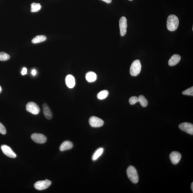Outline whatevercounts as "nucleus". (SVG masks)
<instances>
[{
	"instance_id": "obj_1",
	"label": "nucleus",
	"mask_w": 193,
	"mask_h": 193,
	"mask_svg": "<svg viewBox=\"0 0 193 193\" xmlns=\"http://www.w3.org/2000/svg\"><path fill=\"white\" fill-rule=\"evenodd\" d=\"M179 23V19L176 15H169L167 19V28L170 31H176L178 28Z\"/></svg>"
},
{
	"instance_id": "obj_2",
	"label": "nucleus",
	"mask_w": 193,
	"mask_h": 193,
	"mask_svg": "<svg viewBox=\"0 0 193 193\" xmlns=\"http://www.w3.org/2000/svg\"><path fill=\"white\" fill-rule=\"evenodd\" d=\"M127 174L128 178L132 183L136 184L138 182V173L134 167L132 166L128 167L127 170Z\"/></svg>"
},
{
	"instance_id": "obj_3",
	"label": "nucleus",
	"mask_w": 193,
	"mask_h": 193,
	"mask_svg": "<svg viewBox=\"0 0 193 193\" xmlns=\"http://www.w3.org/2000/svg\"><path fill=\"white\" fill-rule=\"evenodd\" d=\"M141 69V64L140 61L136 60L133 62L130 68V73L133 76H136L140 74Z\"/></svg>"
},
{
	"instance_id": "obj_4",
	"label": "nucleus",
	"mask_w": 193,
	"mask_h": 193,
	"mask_svg": "<svg viewBox=\"0 0 193 193\" xmlns=\"http://www.w3.org/2000/svg\"><path fill=\"white\" fill-rule=\"evenodd\" d=\"M26 109L28 112L34 115H38L40 111L38 105L32 102H29L26 105Z\"/></svg>"
},
{
	"instance_id": "obj_5",
	"label": "nucleus",
	"mask_w": 193,
	"mask_h": 193,
	"mask_svg": "<svg viewBox=\"0 0 193 193\" xmlns=\"http://www.w3.org/2000/svg\"><path fill=\"white\" fill-rule=\"evenodd\" d=\"M52 182L48 180L39 181L35 183L34 187L36 189L41 191L46 189L51 185Z\"/></svg>"
},
{
	"instance_id": "obj_6",
	"label": "nucleus",
	"mask_w": 193,
	"mask_h": 193,
	"mask_svg": "<svg viewBox=\"0 0 193 193\" xmlns=\"http://www.w3.org/2000/svg\"><path fill=\"white\" fill-rule=\"evenodd\" d=\"M89 122L90 126L94 128H98L102 127L104 123V121L102 119L95 116L91 117L89 119Z\"/></svg>"
},
{
	"instance_id": "obj_7",
	"label": "nucleus",
	"mask_w": 193,
	"mask_h": 193,
	"mask_svg": "<svg viewBox=\"0 0 193 193\" xmlns=\"http://www.w3.org/2000/svg\"><path fill=\"white\" fill-rule=\"evenodd\" d=\"M179 128L184 132L190 135H193V125L192 123L184 122L179 125Z\"/></svg>"
},
{
	"instance_id": "obj_8",
	"label": "nucleus",
	"mask_w": 193,
	"mask_h": 193,
	"mask_svg": "<svg viewBox=\"0 0 193 193\" xmlns=\"http://www.w3.org/2000/svg\"><path fill=\"white\" fill-rule=\"evenodd\" d=\"M119 25L121 35L124 36L126 34L127 27V20L126 17H122L121 18L119 22Z\"/></svg>"
},
{
	"instance_id": "obj_9",
	"label": "nucleus",
	"mask_w": 193,
	"mask_h": 193,
	"mask_svg": "<svg viewBox=\"0 0 193 193\" xmlns=\"http://www.w3.org/2000/svg\"><path fill=\"white\" fill-rule=\"evenodd\" d=\"M31 138L35 142L38 144H44L47 141V138L44 135L37 133L32 135Z\"/></svg>"
},
{
	"instance_id": "obj_10",
	"label": "nucleus",
	"mask_w": 193,
	"mask_h": 193,
	"mask_svg": "<svg viewBox=\"0 0 193 193\" xmlns=\"http://www.w3.org/2000/svg\"><path fill=\"white\" fill-rule=\"evenodd\" d=\"M1 149L3 154L6 156L11 158H16V154L13 152V151L9 146H7V145H2L1 146Z\"/></svg>"
},
{
	"instance_id": "obj_11",
	"label": "nucleus",
	"mask_w": 193,
	"mask_h": 193,
	"mask_svg": "<svg viewBox=\"0 0 193 193\" xmlns=\"http://www.w3.org/2000/svg\"><path fill=\"white\" fill-rule=\"evenodd\" d=\"M170 158L171 162L173 164L177 165L180 161L181 158V155L177 151H173L171 153Z\"/></svg>"
},
{
	"instance_id": "obj_12",
	"label": "nucleus",
	"mask_w": 193,
	"mask_h": 193,
	"mask_svg": "<svg viewBox=\"0 0 193 193\" xmlns=\"http://www.w3.org/2000/svg\"><path fill=\"white\" fill-rule=\"evenodd\" d=\"M65 84L69 88H73L75 86V78L72 75H67L65 78Z\"/></svg>"
},
{
	"instance_id": "obj_13",
	"label": "nucleus",
	"mask_w": 193,
	"mask_h": 193,
	"mask_svg": "<svg viewBox=\"0 0 193 193\" xmlns=\"http://www.w3.org/2000/svg\"><path fill=\"white\" fill-rule=\"evenodd\" d=\"M44 115L47 119H51L52 117V114L50 109L47 104L44 103L43 105Z\"/></svg>"
},
{
	"instance_id": "obj_14",
	"label": "nucleus",
	"mask_w": 193,
	"mask_h": 193,
	"mask_svg": "<svg viewBox=\"0 0 193 193\" xmlns=\"http://www.w3.org/2000/svg\"><path fill=\"white\" fill-rule=\"evenodd\" d=\"M73 144L71 141H66L63 142L59 147V150L61 151H64L69 150L72 148Z\"/></svg>"
},
{
	"instance_id": "obj_15",
	"label": "nucleus",
	"mask_w": 193,
	"mask_h": 193,
	"mask_svg": "<svg viewBox=\"0 0 193 193\" xmlns=\"http://www.w3.org/2000/svg\"><path fill=\"white\" fill-rule=\"evenodd\" d=\"M85 77L88 82L92 83L96 81L97 77L96 73L93 72L91 71L86 73Z\"/></svg>"
},
{
	"instance_id": "obj_16",
	"label": "nucleus",
	"mask_w": 193,
	"mask_h": 193,
	"mask_svg": "<svg viewBox=\"0 0 193 193\" xmlns=\"http://www.w3.org/2000/svg\"><path fill=\"white\" fill-rule=\"evenodd\" d=\"M181 60V57L178 55H174L168 61V65L171 66H174L178 64Z\"/></svg>"
},
{
	"instance_id": "obj_17",
	"label": "nucleus",
	"mask_w": 193,
	"mask_h": 193,
	"mask_svg": "<svg viewBox=\"0 0 193 193\" xmlns=\"http://www.w3.org/2000/svg\"><path fill=\"white\" fill-rule=\"evenodd\" d=\"M104 149L103 148H98L94 152L92 155V160L93 161H96L102 155L104 152Z\"/></svg>"
},
{
	"instance_id": "obj_18",
	"label": "nucleus",
	"mask_w": 193,
	"mask_h": 193,
	"mask_svg": "<svg viewBox=\"0 0 193 193\" xmlns=\"http://www.w3.org/2000/svg\"><path fill=\"white\" fill-rule=\"evenodd\" d=\"M47 37L45 35H37L32 40V43L33 44H37L43 42L46 40Z\"/></svg>"
},
{
	"instance_id": "obj_19",
	"label": "nucleus",
	"mask_w": 193,
	"mask_h": 193,
	"mask_svg": "<svg viewBox=\"0 0 193 193\" xmlns=\"http://www.w3.org/2000/svg\"><path fill=\"white\" fill-rule=\"evenodd\" d=\"M108 91L106 90H102L97 95V98L99 100H103L108 96Z\"/></svg>"
},
{
	"instance_id": "obj_20",
	"label": "nucleus",
	"mask_w": 193,
	"mask_h": 193,
	"mask_svg": "<svg viewBox=\"0 0 193 193\" xmlns=\"http://www.w3.org/2000/svg\"><path fill=\"white\" fill-rule=\"evenodd\" d=\"M42 6L39 3H33L31 5V12H36L41 8Z\"/></svg>"
},
{
	"instance_id": "obj_21",
	"label": "nucleus",
	"mask_w": 193,
	"mask_h": 193,
	"mask_svg": "<svg viewBox=\"0 0 193 193\" xmlns=\"http://www.w3.org/2000/svg\"><path fill=\"white\" fill-rule=\"evenodd\" d=\"M138 102H140V104L143 107H146L148 105V101L146 99L143 95H140L138 97Z\"/></svg>"
},
{
	"instance_id": "obj_22",
	"label": "nucleus",
	"mask_w": 193,
	"mask_h": 193,
	"mask_svg": "<svg viewBox=\"0 0 193 193\" xmlns=\"http://www.w3.org/2000/svg\"><path fill=\"white\" fill-rule=\"evenodd\" d=\"M10 58V56L8 54L3 52H0V61H6Z\"/></svg>"
},
{
	"instance_id": "obj_23",
	"label": "nucleus",
	"mask_w": 193,
	"mask_h": 193,
	"mask_svg": "<svg viewBox=\"0 0 193 193\" xmlns=\"http://www.w3.org/2000/svg\"><path fill=\"white\" fill-rule=\"evenodd\" d=\"M129 103L131 105H134L137 102H138V97L133 96L130 98L129 101Z\"/></svg>"
},
{
	"instance_id": "obj_24",
	"label": "nucleus",
	"mask_w": 193,
	"mask_h": 193,
	"mask_svg": "<svg viewBox=\"0 0 193 193\" xmlns=\"http://www.w3.org/2000/svg\"><path fill=\"white\" fill-rule=\"evenodd\" d=\"M182 94L185 95H193V87H191L189 88H188L186 90L183 91Z\"/></svg>"
},
{
	"instance_id": "obj_25",
	"label": "nucleus",
	"mask_w": 193,
	"mask_h": 193,
	"mask_svg": "<svg viewBox=\"0 0 193 193\" xmlns=\"http://www.w3.org/2000/svg\"><path fill=\"white\" fill-rule=\"evenodd\" d=\"M0 133L2 135H5L6 133V130L4 125L0 122Z\"/></svg>"
},
{
	"instance_id": "obj_26",
	"label": "nucleus",
	"mask_w": 193,
	"mask_h": 193,
	"mask_svg": "<svg viewBox=\"0 0 193 193\" xmlns=\"http://www.w3.org/2000/svg\"><path fill=\"white\" fill-rule=\"evenodd\" d=\"M27 69L26 68H23L21 71V74L23 75H26L27 74Z\"/></svg>"
},
{
	"instance_id": "obj_27",
	"label": "nucleus",
	"mask_w": 193,
	"mask_h": 193,
	"mask_svg": "<svg viewBox=\"0 0 193 193\" xmlns=\"http://www.w3.org/2000/svg\"><path fill=\"white\" fill-rule=\"evenodd\" d=\"M37 74V71L35 69H33L31 71V74L33 76H35Z\"/></svg>"
},
{
	"instance_id": "obj_28",
	"label": "nucleus",
	"mask_w": 193,
	"mask_h": 193,
	"mask_svg": "<svg viewBox=\"0 0 193 193\" xmlns=\"http://www.w3.org/2000/svg\"><path fill=\"white\" fill-rule=\"evenodd\" d=\"M102 1L105 2L107 3H110L112 2V0H102Z\"/></svg>"
},
{
	"instance_id": "obj_29",
	"label": "nucleus",
	"mask_w": 193,
	"mask_h": 193,
	"mask_svg": "<svg viewBox=\"0 0 193 193\" xmlns=\"http://www.w3.org/2000/svg\"><path fill=\"white\" fill-rule=\"evenodd\" d=\"M191 190L193 192V183L192 182L191 184Z\"/></svg>"
},
{
	"instance_id": "obj_30",
	"label": "nucleus",
	"mask_w": 193,
	"mask_h": 193,
	"mask_svg": "<svg viewBox=\"0 0 193 193\" xmlns=\"http://www.w3.org/2000/svg\"><path fill=\"white\" fill-rule=\"evenodd\" d=\"M2 91V88L0 86V93Z\"/></svg>"
},
{
	"instance_id": "obj_31",
	"label": "nucleus",
	"mask_w": 193,
	"mask_h": 193,
	"mask_svg": "<svg viewBox=\"0 0 193 193\" xmlns=\"http://www.w3.org/2000/svg\"><path fill=\"white\" fill-rule=\"evenodd\" d=\"M129 1H132V0H129Z\"/></svg>"
}]
</instances>
